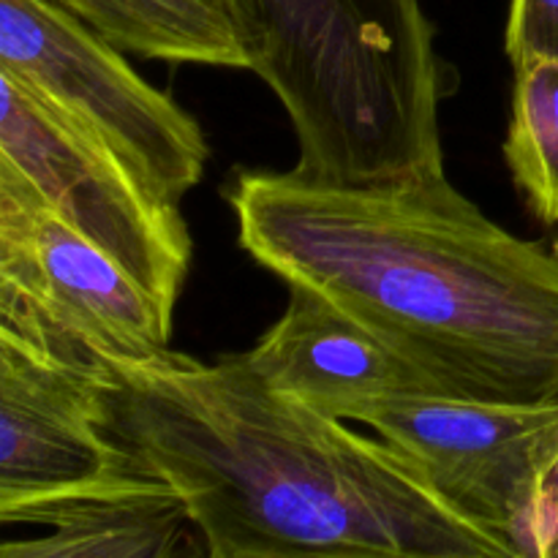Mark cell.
<instances>
[{
    "label": "cell",
    "mask_w": 558,
    "mask_h": 558,
    "mask_svg": "<svg viewBox=\"0 0 558 558\" xmlns=\"http://www.w3.org/2000/svg\"><path fill=\"white\" fill-rule=\"evenodd\" d=\"M227 202L256 265L363 322L436 392L558 403V251L490 221L445 172L349 185L248 169Z\"/></svg>",
    "instance_id": "cell-1"
},
{
    "label": "cell",
    "mask_w": 558,
    "mask_h": 558,
    "mask_svg": "<svg viewBox=\"0 0 558 558\" xmlns=\"http://www.w3.org/2000/svg\"><path fill=\"white\" fill-rule=\"evenodd\" d=\"M36 539H9L0 558H207V539L167 483L90 501Z\"/></svg>",
    "instance_id": "cell-10"
},
{
    "label": "cell",
    "mask_w": 558,
    "mask_h": 558,
    "mask_svg": "<svg viewBox=\"0 0 558 558\" xmlns=\"http://www.w3.org/2000/svg\"><path fill=\"white\" fill-rule=\"evenodd\" d=\"M207 558H469V556H434L412 554V550H387V548H248V550H223Z\"/></svg>",
    "instance_id": "cell-14"
},
{
    "label": "cell",
    "mask_w": 558,
    "mask_h": 558,
    "mask_svg": "<svg viewBox=\"0 0 558 558\" xmlns=\"http://www.w3.org/2000/svg\"><path fill=\"white\" fill-rule=\"evenodd\" d=\"M276 325L243 352L272 390L354 423L365 407L407 392H436L428 376L319 292L287 287Z\"/></svg>",
    "instance_id": "cell-9"
},
{
    "label": "cell",
    "mask_w": 558,
    "mask_h": 558,
    "mask_svg": "<svg viewBox=\"0 0 558 558\" xmlns=\"http://www.w3.org/2000/svg\"><path fill=\"white\" fill-rule=\"evenodd\" d=\"M0 71L96 134L167 199L180 205L205 178L202 125L52 0H0Z\"/></svg>",
    "instance_id": "cell-6"
},
{
    "label": "cell",
    "mask_w": 558,
    "mask_h": 558,
    "mask_svg": "<svg viewBox=\"0 0 558 558\" xmlns=\"http://www.w3.org/2000/svg\"><path fill=\"white\" fill-rule=\"evenodd\" d=\"M0 174L25 185L174 314L194 256L178 202L9 71H0Z\"/></svg>",
    "instance_id": "cell-5"
},
{
    "label": "cell",
    "mask_w": 558,
    "mask_h": 558,
    "mask_svg": "<svg viewBox=\"0 0 558 558\" xmlns=\"http://www.w3.org/2000/svg\"><path fill=\"white\" fill-rule=\"evenodd\" d=\"M172 327L118 259L0 174V338L96 376L169 354Z\"/></svg>",
    "instance_id": "cell-4"
},
{
    "label": "cell",
    "mask_w": 558,
    "mask_h": 558,
    "mask_svg": "<svg viewBox=\"0 0 558 558\" xmlns=\"http://www.w3.org/2000/svg\"><path fill=\"white\" fill-rule=\"evenodd\" d=\"M251 71L298 136V169L349 185L445 172L456 71L420 0H227Z\"/></svg>",
    "instance_id": "cell-3"
},
{
    "label": "cell",
    "mask_w": 558,
    "mask_h": 558,
    "mask_svg": "<svg viewBox=\"0 0 558 558\" xmlns=\"http://www.w3.org/2000/svg\"><path fill=\"white\" fill-rule=\"evenodd\" d=\"M104 430L167 483L207 550L387 548L512 558L387 441L272 390L243 354L96 374Z\"/></svg>",
    "instance_id": "cell-2"
},
{
    "label": "cell",
    "mask_w": 558,
    "mask_h": 558,
    "mask_svg": "<svg viewBox=\"0 0 558 558\" xmlns=\"http://www.w3.org/2000/svg\"><path fill=\"white\" fill-rule=\"evenodd\" d=\"M537 558H558V452L539 488Z\"/></svg>",
    "instance_id": "cell-15"
},
{
    "label": "cell",
    "mask_w": 558,
    "mask_h": 558,
    "mask_svg": "<svg viewBox=\"0 0 558 558\" xmlns=\"http://www.w3.org/2000/svg\"><path fill=\"white\" fill-rule=\"evenodd\" d=\"M354 423L374 428L512 558H537L539 488L558 452V403L407 392L371 403Z\"/></svg>",
    "instance_id": "cell-7"
},
{
    "label": "cell",
    "mask_w": 558,
    "mask_h": 558,
    "mask_svg": "<svg viewBox=\"0 0 558 558\" xmlns=\"http://www.w3.org/2000/svg\"><path fill=\"white\" fill-rule=\"evenodd\" d=\"M123 54L163 63L248 69L227 0H52Z\"/></svg>",
    "instance_id": "cell-11"
},
{
    "label": "cell",
    "mask_w": 558,
    "mask_h": 558,
    "mask_svg": "<svg viewBox=\"0 0 558 558\" xmlns=\"http://www.w3.org/2000/svg\"><path fill=\"white\" fill-rule=\"evenodd\" d=\"M161 483L104 430L96 376L0 338V518L63 512Z\"/></svg>",
    "instance_id": "cell-8"
},
{
    "label": "cell",
    "mask_w": 558,
    "mask_h": 558,
    "mask_svg": "<svg viewBox=\"0 0 558 558\" xmlns=\"http://www.w3.org/2000/svg\"><path fill=\"white\" fill-rule=\"evenodd\" d=\"M512 69L507 167L534 216L558 223V60L537 58Z\"/></svg>",
    "instance_id": "cell-12"
},
{
    "label": "cell",
    "mask_w": 558,
    "mask_h": 558,
    "mask_svg": "<svg viewBox=\"0 0 558 558\" xmlns=\"http://www.w3.org/2000/svg\"><path fill=\"white\" fill-rule=\"evenodd\" d=\"M505 49L512 65L537 58L558 60V0H512Z\"/></svg>",
    "instance_id": "cell-13"
}]
</instances>
